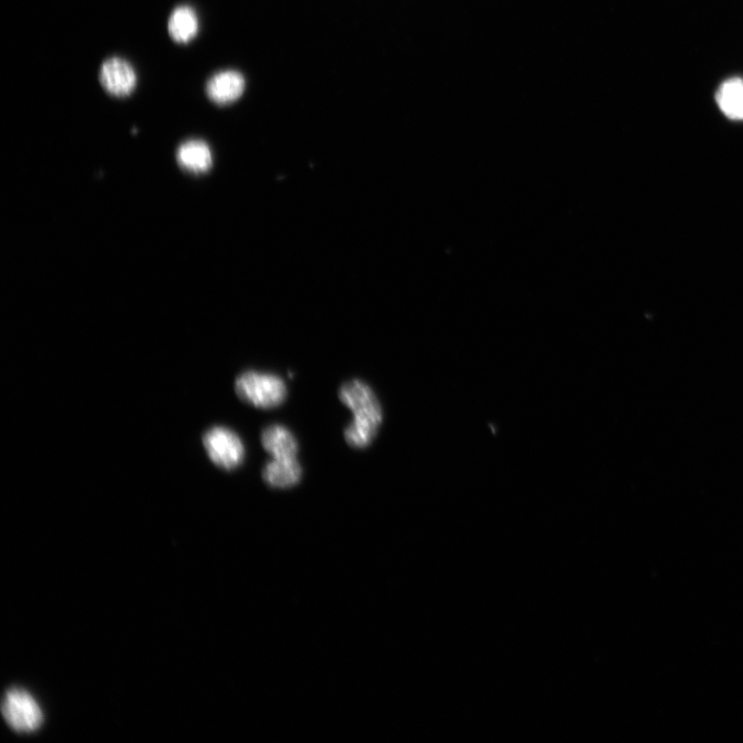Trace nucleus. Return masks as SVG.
<instances>
[{
  "mask_svg": "<svg viewBox=\"0 0 743 743\" xmlns=\"http://www.w3.org/2000/svg\"><path fill=\"white\" fill-rule=\"evenodd\" d=\"M235 391L243 402L262 409L276 408L287 397L286 385L280 377L255 371L242 373L235 382Z\"/></svg>",
  "mask_w": 743,
  "mask_h": 743,
  "instance_id": "f257e3e1",
  "label": "nucleus"
},
{
  "mask_svg": "<svg viewBox=\"0 0 743 743\" xmlns=\"http://www.w3.org/2000/svg\"><path fill=\"white\" fill-rule=\"evenodd\" d=\"M339 398L353 412V424L378 431L383 412L380 402L367 383L358 379L344 383L339 391Z\"/></svg>",
  "mask_w": 743,
  "mask_h": 743,
  "instance_id": "f03ea898",
  "label": "nucleus"
},
{
  "mask_svg": "<svg viewBox=\"0 0 743 743\" xmlns=\"http://www.w3.org/2000/svg\"><path fill=\"white\" fill-rule=\"evenodd\" d=\"M3 716L8 725L19 733H32L44 723L41 705L29 692L19 688L9 690L3 700Z\"/></svg>",
  "mask_w": 743,
  "mask_h": 743,
  "instance_id": "7ed1b4c3",
  "label": "nucleus"
},
{
  "mask_svg": "<svg viewBox=\"0 0 743 743\" xmlns=\"http://www.w3.org/2000/svg\"><path fill=\"white\" fill-rule=\"evenodd\" d=\"M203 444L209 459L217 467L232 471L244 461L245 447L241 438L232 430L214 427L203 437Z\"/></svg>",
  "mask_w": 743,
  "mask_h": 743,
  "instance_id": "20e7f679",
  "label": "nucleus"
},
{
  "mask_svg": "<svg viewBox=\"0 0 743 743\" xmlns=\"http://www.w3.org/2000/svg\"><path fill=\"white\" fill-rule=\"evenodd\" d=\"M100 79L107 92L117 98L132 94L137 85L134 68L126 60L118 57L110 58L103 64Z\"/></svg>",
  "mask_w": 743,
  "mask_h": 743,
  "instance_id": "39448f33",
  "label": "nucleus"
},
{
  "mask_svg": "<svg viewBox=\"0 0 743 743\" xmlns=\"http://www.w3.org/2000/svg\"><path fill=\"white\" fill-rule=\"evenodd\" d=\"M245 90V79L236 71H224L214 75L207 85V93L217 105H229L239 100Z\"/></svg>",
  "mask_w": 743,
  "mask_h": 743,
  "instance_id": "423d86ee",
  "label": "nucleus"
},
{
  "mask_svg": "<svg viewBox=\"0 0 743 743\" xmlns=\"http://www.w3.org/2000/svg\"><path fill=\"white\" fill-rule=\"evenodd\" d=\"M179 166L191 174L207 173L213 165V156L207 143L200 140H189L177 151Z\"/></svg>",
  "mask_w": 743,
  "mask_h": 743,
  "instance_id": "0eeeda50",
  "label": "nucleus"
},
{
  "mask_svg": "<svg viewBox=\"0 0 743 743\" xmlns=\"http://www.w3.org/2000/svg\"><path fill=\"white\" fill-rule=\"evenodd\" d=\"M303 470L297 458L275 459L263 470V479L269 487L289 489L297 486L302 479Z\"/></svg>",
  "mask_w": 743,
  "mask_h": 743,
  "instance_id": "6e6552de",
  "label": "nucleus"
},
{
  "mask_svg": "<svg viewBox=\"0 0 743 743\" xmlns=\"http://www.w3.org/2000/svg\"><path fill=\"white\" fill-rule=\"evenodd\" d=\"M263 447L275 459L297 458L299 444L296 437L283 426H270L262 434Z\"/></svg>",
  "mask_w": 743,
  "mask_h": 743,
  "instance_id": "1a4fd4ad",
  "label": "nucleus"
},
{
  "mask_svg": "<svg viewBox=\"0 0 743 743\" xmlns=\"http://www.w3.org/2000/svg\"><path fill=\"white\" fill-rule=\"evenodd\" d=\"M716 99L726 117L736 121L743 120V80L733 78L724 82Z\"/></svg>",
  "mask_w": 743,
  "mask_h": 743,
  "instance_id": "9d476101",
  "label": "nucleus"
},
{
  "mask_svg": "<svg viewBox=\"0 0 743 743\" xmlns=\"http://www.w3.org/2000/svg\"><path fill=\"white\" fill-rule=\"evenodd\" d=\"M199 31V20L195 11L189 7L177 8L169 21V32L172 39L186 44L195 39Z\"/></svg>",
  "mask_w": 743,
  "mask_h": 743,
  "instance_id": "9b49d317",
  "label": "nucleus"
}]
</instances>
